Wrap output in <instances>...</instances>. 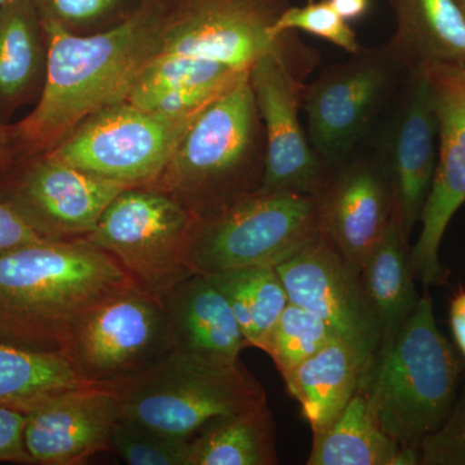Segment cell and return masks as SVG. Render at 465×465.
Wrapping results in <instances>:
<instances>
[{
    "instance_id": "ab89813d",
    "label": "cell",
    "mask_w": 465,
    "mask_h": 465,
    "mask_svg": "<svg viewBox=\"0 0 465 465\" xmlns=\"http://www.w3.org/2000/svg\"><path fill=\"white\" fill-rule=\"evenodd\" d=\"M463 11H464V14H465V5H464V8H463Z\"/></svg>"
},
{
    "instance_id": "8992f818",
    "label": "cell",
    "mask_w": 465,
    "mask_h": 465,
    "mask_svg": "<svg viewBox=\"0 0 465 465\" xmlns=\"http://www.w3.org/2000/svg\"><path fill=\"white\" fill-rule=\"evenodd\" d=\"M198 222L170 193L133 186L116 195L84 240L112 256L134 286L161 299L194 273L191 249Z\"/></svg>"
},
{
    "instance_id": "83f0119b",
    "label": "cell",
    "mask_w": 465,
    "mask_h": 465,
    "mask_svg": "<svg viewBox=\"0 0 465 465\" xmlns=\"http://www.w3.org/2000/svg\"><path fill=\"white\" fill-rule=\"evenodd\" d=\"M249 73L193 58L155 54L143 67L125 101L148 109L171 92L195 85H232Z\"/></svg>"
},
{
    "instance_id": "277c9868",
    "label": "cell",
    "mask_w": 465,
    "mask_h": 465,
    "mask_svg": "<svg viewBox=\"0 0 465 465\" xmlns=\"http://www.w3.org/2000/svg\"><path fill=\"white\" fill-rule=\"evenodd\" d=\"M255 96L250 73L201 110L150 186L170 193L198 219L260 188L253 173Z\"/></svg>"
},
{
    "instance_id": "7a4b0ae2",
    "label": "cell",
    "mask_w": 465,
    "mask_h": 465,
    "mask_svg": "<svg viewBox=\"0 0 465 465\" xmlns=\"http://www.w3.org/2000/svg\"><path fill=\"white\" fill-rule=\"evenodd\" d=\"M134 284L84 240H45L0 256V342L61 353L76 324Z\"/></svg>"
},
{
    "instance_id": "74e56055",
    "label": "cell",
    "mask_w": 465,
    "mask_h": 465,
    "mask_svg": "<svg viewBox=\"0 0 465 465\" xmlns=\"http://www.w3.org/2000/svg\"><path fill=\"white\" fill-rule=\"evenodd\" d=\"M8 134L3 128H0V176L5 171L8 159Z\"/></svg>"
},
{
    "instance_id": "cb8c5ba5",
    "label": "cell",
    "mask_w": 465,
    "mask_h": 465,
    "mask_svg": "<svg viewBox=\"0 0 465 465\" xmlns=\"http://www.w3.org/2000/svg\"><path fill=\"white\" fill-rule=\"evenodd\" d=\"M188 443V465L278 464L268 402L211 419Z\"/></svg>"
},
{
    "instance_id": "7c38bea8",
    "label": "cell",
    "mask_w": 465,
    "mask_h": 465,
    "mask_svg": "<svg viewBox=\"0 0 465 465\" xmlns=\"http://www.w3.org/2000/svg\"><path fill=\"white\" fill-rule=\"evenodd\" d=\"M436 94L439 157L432 188L421 213V231L411 250L414 275L424 286L445 282L440 247L452 216L465 202V66L440 64L421 69Z\"/></svg>"
},
{
    "instance_id": "30bf717a",
    "label": "cell",
    "mask_w": 465,
    "mask_h": 465,
    "mask_svg": "<svg viewBox=\"0 0 465 465\" xmlns=\"http://www.w3.org/2000/svg\"><path fill=\"white\" fill-rule=\"evenodd\" d=\"M278 0H170L157 54L250 72L280 45Z\"/></svg>"
},
{
    "instance_id": "4fadbf2b",
    "label": "cell",
    "mask_w": 465,
    "mask_h": 465,
    "mask_svg": "<svg viewBox=\"0 0 465 465\" xmlns=\"http://www.w3.org/2000/svg\"><path fill=\"white\" fill-rule=\"evenodd\" d=\"M289 302L376 354L381 332L358 277L322 232L275 266Z\"/></svg>"
},
{
    "instance_id": "ba28073f",
    "label": "cell",
    "mask_w": 465,
    "mask_h": 465,
    "mask_svg": "<svg viewBox=\"0 0 465 465\" xmlns=\"http://www.w3.org/2000/svg\"><path fill=\"white\" fill-rule=\"evenodd\" d=\"M173 351L161 299L131 284L94 305L61 354L81 381L113 388L148 371Z\"/></svg>"
},
{
    "instance_id": "4316f807",
    "label": "cell",
    "mask_w": 465,
    "mask_h": 465,
    "mask_svg": "<svg viewBox=\"0 0 465 465\" xmlns=\"http://www.w3.org/2000/svg\"><path fill=\"white\" fill-rule=\"evenodd\" d=\"M90 385L56 351H34L0 342V406L27 412L45 401Z\"/></svg>"
},
{
    "instance_id": "2e32d148",
    "label": "cell",
    "mask_w": 465,
    "mask_h": 465,
    "mask_svg": "<svg viewBox=\"0 0 465 465\" xmlns=\"http://www.w3.org/2000/svg\"><path fill=\"white\" fill-rule=\"evenodd\" d=\"M393 208L390 177L372 166H354L327 183L318 197L321 232L360 277L387 228Z\"/></svg>"
},
{
    "instance_id": "d6a6232c",
    "label": "cell",
    "mask_w": 465,
    "mask_h": 465,
    "mask_svg": "<svg viewBox=\"0 0 465 465\" xmlns=\"http://www.w3.org/2000/svg\"><path fill=\"white\" fill-rule=\"evenodd\" d=\"M420 464L465 465V393L445 423L421 442Z\"/></svg>"
},
{
    "instance_id": "7402d4cb",
    "label": "cell",
    "mask_w": 465,
    "mask_h": 465,
    "mask_svg": "<svg viewBox=\"0 0 465 465\" xmlns=\"http://www.w3.org/2000/svg\"><path fill=\"white\" fill-rule=\"evenodd\" d=\"M48 45L32 0L0 7V109L25 103L45 84Z\"/></svg>"
},
{
    "instance_id": "836d02e7",
    "label": "cell",
    "mask_w": 465,
    "mask_h": 465,
    "mask_svg": "<svg viewBox=\"0 0 465 465\" xmlns=\"http://www.w3.org/2000/svg\"><path fill=\"white\" fill-rule=\"evenodd\" d=\"M26 412L0 406V461L33 464L25 446Z\"/></svg>"
},
{
    "instance_id": "52a82bcc",
    "label": "cell",
    "mask_w": 465,
    "mask_h": 465,
    "mask_svg": "<svg viewBox=\"0 0 465 465\" xmlns=\"http://www.w3.org/2000/svg\"><path fill=\"white\" fill-rule=\"evenodd\" d=\"M320 229L318 198L289 191H256L200 219L192 269L210 274L251 266H277Z\"/></svg>"
},
{
    "instance_id": "d4e9b609",
    "label": "cell",
    "mask_w": 465,
    "mask_h": 465,
    "mask_svg": "<svg viewBox=\"0 0 465 465\" xmlns=\"http://www.w3.org/2000/svg\"><path fill=\"white\" fill-rule=\"evenodd\" d=\"M399 443L382 430L365 382L326 430L313 434L308 465H397Z\"/></svg>"
},
{
    "instance_id": "9a60e30c",
    "label": "cell",
    "mask_w": 465,
    "mask_h": 465,
    "mask_svg": "<svg viewBox=\"0 0 465 465\" xmlns=\"http://www.w3.org/2000/svg\"><path fill=\"white\" fill-rule=\"evenodd\" d=\"M121 419L115 391L84 385L26 412L25 446L33 464L81 465L110 450Z\"/></svg>"
},
{
    "instance_id": "4dcf8cb0",
    "label": "cell",
    "mask_w": 465,
    "mask_h": 465,
    "mask_svg": "<svg viewBox=\"0 0 465 465\" xmlns=\"http://www.w3.org/2000/svg\"><path fill=\"white\" fill-rule=\"evenodd\" d=\"M293 29L313 34L351 54L358 51V43L353 30L332 8L329 0L311 2L304 7L283 9L275 21L274 35L281 36Z\"/></svg>"
},
{
    "instance_id": "e0dca14e",
    "label": "cell",
    "mask_w": 465,
    "mask_h": 465,
    "mask_svg": "<svg viewBox=\"0 0 465 465\" xmlns=\"http://www.w3.org/2000/svg\"><path fill=\"white\" fill-rule=\"evenodd\" d=\"M437 140L436 94L423 70H416L394 134L390 177L393 206L407 240L420 222L432 188L439 157Z\"/></svg>"
},
{
    "instance_id": "1f68e13d",
    "label": "cell",
    "mask_w": 465,
    "mask_h": 465,
    "mask_svg": "<svg viewBox=\"0 0 465 465\" xmlns=\"http://www.w3.org/2000/svg\"><path fill=\"white\" fill-rule=\"evenodd\" d=\"M42 21L78 34L122 17L133 0H32Z\"/></svg>"
},
{
    "instance_id": "9c48e42d",
    "label": "cell",
    "mask_w": 465,
    "mask_h": 465,
    "mask_svg": "<svg viewBox=\"0 0 465 465\" xmlns=\"http://www.w3.org/2000/svg\"><path fill=\"white\" fill-rule=\"evenodd\" d=\"M194 118H173L124 101L87 116L45 153L104 179L152 185Z\"/></svg>"
},
{
    "instance_id": "d6986e66",
    "label": "cell",
    "mask_w": 465,
    "mask_h": 465,
    "mask_svg": "<svg viewBox=\"0 0 465 465\" xmlns=\"http://www.w3.org/2000/svg\"><path fill=\"white\" fill-rule=\"evenodd\" d=\"M174 351L223 362L250 347L228 300L206 275L192 273L161 298Z\"/></svg>"
},
{
    "instance_id": "ac0fdd59",
    "label": "cell",
    "mask_w": 465,
    "mask_h": 465,
    "mask_svg": "<svg viewBox=\"0 0 465 465\" xmlns=\"http://www.w3.org/2000/svg\"><path fill=\"white\" fill-rule=\"evenodd\" d=\"M385 73L376 64L335 70L312 85L307 94L309 133L327 161L341 157L362 133L385 87Z\"/></svg>"
},
{
    "instance_id": "f546056e",
    "label": "cell",
    "mask_w": 465,
    "mask_h": 465,
    "mask_svg": "<svg viewBox=\"0 0 465 465\" xmlns=\"http://www.w3.org/2000/svg\"><path fill=\"white\" fill-rule=\"evenodd\" d=\"M110 450L130 465H188V440L173 439L145 425L119 419Z\"/></svg>"
},
{
    "instance_id": "f1b7e54d",
    "label": "cell",
    "mask_w": 465,
    "mask_h": 465,
    "mask_svg": "<svg viewBox=\"0 0 465 465\" xmlns=\"http://www.w3.org/2000/svg\"><path fill=\"white\" fill-rule=\"evenodd\" d=\"M335 338L338 333L322 318L289 302L275 323L265 353L284 378Z\"/></svg>"
},
{
    "instance_id": "5bb4252c",
    "label": "cell",
    "mask_w": 465,
    "mask_h": 465,
    "mask_svg": "<svg viewBox=\"0 0 465 465\" xmlns=\"http://www.w3.org/2000/svg\"><path fill=\"white\" fill-rule=\"evenodd\" d=\"M250 84L268 142L260 189L320 197L329 180L300 128V85L281 56L280 45L253 64Z\"/></svg>"
},
{
    "instance_id": "e575fe53",
    "label": "cell",
    "mask_w": 465,
    "mask_h": 465,
    "mask_svg": "<svg viewBox=\"0 0 465 465\" xmlns=\"http://www.w3.org/2000/svg\"><path fill=\"white\" fill-rule=\"evenodd\" d=\"M45 240L27 224L16 208L0 197V256Z\"/></svg>"
},
{
    "instance_id": "484cf974",
    "label": "cell",
    "mask_w": 465,
    "mask_h": 465,
    "mask_svg": "<svg viewBox=\"0 0 465 465\" xmlns=\"http://www.w3.org/2000/svg\"><path fill=\"white\" fill-rule=\"evenodd\" d=\"M228 300L250 347L266 351L289 296L274 266H251L204 274Z\"/></svg>"
},
{
    "instance_id": "f35d334b",
    "label": "cell",
    "mask_w": 465,
    "mask_h": 465,
    "mask_svg": "<svg viewBox=\"0 0 465 465\" xmlns=\"http://www.w3.org/2000/svg\"><path fill=\"white\" fill-rule=\"evenodd\" d=\"M7 2H9V0H0V7H2V5H5Z\"/></svg>"
},
{
    "instance_id": "44dd1931",
    "label": "cell",
    "mask_w": 465,
    "mask_h": 465,
    "mask_svg": "<svg viewBox=\"0 0 465 465\" xmlns=\"http://www.w3.org/2000/svg\"><path fill=\"white\" fill-rule=\"evenodd\" d=\"M414 277L409 240L393 206L384 234L366 259L360 275L366 298L381 326L378 351L393 341L418 304L420 296L416 292Z\"/></svg>"
},
{
    "instance_id": "ffe728a7",
    "label": "cell",
    "mask_w": 465,
    "mask_h": 465,
    "mask_svg": "<svg viewBox=\"0 0 465 465\" xmlns=\"http://www.w3.org/2000/svg\"><path fill=\"white\" fill-rule=\"evenodd\" d=\"M374 360L366 348L338 336L284 376L287 391L298 401L313 434L341 414Z\"/></svg>"
},
{
    "instance_id": "3957f363",
    "label": "cell",
    "mask_w": 465,
    "mask_h": 465,
    "mask_svg": "<svg viewBox=\"0 0 465 465\" xmlns=\"http://www.w3.org/2000/svg\"><path fill=\"white\" fill-rule=\"evenodd\" d=\"M458 379L457 356L425 292L393 341L375 354L363 382L382 430L402 448L419 450L449 418Z\"/></svg>"
},
{
    "instance_id": "6da1fadb",
    "label": "cell",
    "mask_w": 465,
    "mask_h": 465,
    "mask_svg": "<svg viewBox=\"0 0 465 465\" xmlns=\"http://www.w3.org/2000/svg\"><path fill=\"white\" fill-rule=\"evenodd\" d=\"M168 5L140 0L124 20L90 35L42 21L48 57L41 99L9 137L26 155L42 154L97 110L124 103L158 54Z\"/></svg>"
},
{
    "instance_id": "8d00e7d4",
    "label": "cell",
    "mask_w": 465,
    "mask_h": 465,
    "mask_svg": "<svg viewBox=\"0 0 465 465\" xmlns=\"http://www.w3.org/2000/svg\"><path fill=\"white\" fill-rule=\"evenodd\" d=\"M329 3L345 21H351L366 14L370 0H329Z\"/></svg>"
},
{
    "instance_id": "8fae6325",
    "label": "cell",
    "mask_w": 465,
    "mask_h": 465,
    "mask_svg": "<svg viewBox=\"0 0 465 465\" xmlns=\"http://www.w3.org/2000/svg\"><path fill=\"white\" fill-rule=\"evenodd\" d=\"M133 188L70 166L48 153L0 179V197L45 240H84L113 200Z\"/></svg>"
},
{
    "instance_id": "5b68a950",
    "label": "cell",
    "mask_w": 465,
    "mask_h": 465,
    "mask_svg": "<svg viewBox=\"0 0 465 465\" xmlns=\"http://www.w3.org/2000/svg\"><path fill=\"white\" fill-rule=\"evenodd\" d=\"M113 390L121 419L182 440L216 416L268 402L262 384L241 361L223 362L174 349Z\"/></svg>"
},
{
    "instance_id": "603a6c76",
    "label": "cell",
    "mask_w": 465,
    "mask_h": 465,
    "mask_svg": "<svg viewBox=\"0 0 465 465\" xmlns=\"http://www.w3.org/2000/svg\"><path fill=\"white\" fill-rule=\"evenodd\" d=\"M396 42L412 70L465 66V14L457 0H391Z\"/></svg>"
},
{
    "instance_id": "d590c367",
    "label": "cell",
    "mask_w": 465,
    "mask_h": 465,
    "mask_svg": "<svg viewBox=\"0 0 465 465\" xmlns=\"http://www.w3.org/2000/svg\"><path fill=\"white\" fill-rule=\"evenodd\" d=\"M452 335L465 360V292L459 293L450 307Z\"/></svg>"
}]
</instances>
